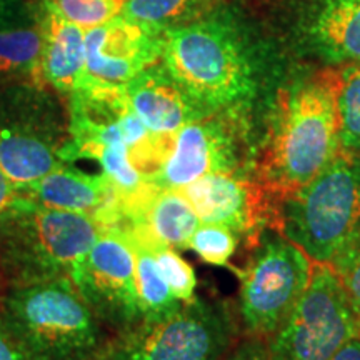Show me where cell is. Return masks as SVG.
I'll return each instance as SVG.
<instances>
[{
	"label": "cell",
	"instance_id": "cell-1",
	"mask_svg": "<svg viewBox=\"0 0 360 360\" xmlns=\"http://www.w3.org/2000/svg\"><path fill=\"white\" fill-rule=\"evenodd\" d=\"M339 72L326 70L278 92L255 180L278 200L317 177L340 152Z\"/></svg>",
	"mask_w": 360,
	"mask_h": 360
},
{
	"label": "cell",
	"instance_id": "cell-2",
	"mask_svg": "<svg viewBox=\"0 0 360 360\" xmlns=\"http://www.w3.org/2000/svg\"><path fill=\"white\" fill-rule=\"evenodd\" d=\"M0 317L30 360H101L114 339L70 278L7 287Z\"/></svg>",
	"mask_w": 360,
	"mask_h": 360
},
{
	"label": "cell",
	"instance_id": "cell-3",
	"mask_svg": "<svg viewBox=\"0 0 360 360\" xmlns=\"http://www.w3.org/2000/svg\"><path fill=\"white\" fill-rule=\"evenodd\" d=\"M160 62L205 114L244 109L257 92L249 49L236 27L220 17L167 30Z\"/></svg>",
	"mask_w": 360,
	"mask_h": 360
},
{
	"label": "cell",
	"instance_id": "cell-4",
	"mask_svg": "<svg viewBox=\"0 0 360 360\" xmlns=\"http://www.w3.org/2000/svg\"><path fill=\"white\" fill-rule=\"evenodd\" d=\"M101 232L92 215L52 209L19 193L0 212V269L7 287L70 278Z\"/></svg>",
	"mask_w": 360,
	"mask_h": 360
},
{
	"label": "cell",
	"instance_id": "cell-5",
	"mask_svg": "<svg viewBox=\"0 0 360 360\" xmlns=\"http://www.w3.org/2000/svg\"><path fill=\"white\" fill-rule=\"evenodd\" d=\"M277 231L314 262H334L360 237V155L340 148L317 177L282 199Z\"/></svg>",
	"mask_w": 360,
	"mask_h": 360
},
{
	"label": "cell",
	"instance_id": "cell-6",
	"mask_svg": "<svg viewBox=\"0 0 360 360\" xmlns=\"http://www.w3.org/2000/svg\"><path fill=\"white\" fill-rule=\"evenodd\" d=\"M237 335L227 304L195 297L162 321L114 335L101 360H220Z\"/></svg>",
	"mask_w": 360,
	"mask_h": 360
},
{
	"label": "cell",
	"instance_id": "cell-7",
	"mask_svg": "<svg viewBox=\"0 0 360 360\" xmlns=\"http://www.w3.org/2000/svg\"><path fill=\"white\" fill-rule=\"evenodd\" d=\"M69 119L44 87L22 84L0 92V170L19 188L65 164Z\"/></svg>",
	"mask_w": 360,
	"mask_h": 360
},
{
	"label": "cell",
	"instance_id": "cell-8",
	"mask_svg": "<svg viewBox=\"0 0 360 360\" xmlns=\"http://www.w3.org/2000/svg\"><path fill=\"white\" fill-rule=\"evenodd\" d=\"M314 260L282 232L267 229L240 270V317L247 334L269 340L307 289Z\"/></svg>",
	"mask_w": 360,
	"mask_h": 360
},
{
	"label": "cell",
	"instance_id": "cell-9",
	"mask_svg": "<svg viewBox=\"0 0 360 360\" xmlns=\"http://www.w3.org/2000/svg\"><path fill=\"white\" fill-rule=\"evenodd\" d=\"M360 332V319L332 264L314 262L307 289L269 337L270 360H330Z\"/></svg>",
	"mask_w": 360,
	"mask_h": 360
},
{
	"label": "cell",
	"instance_id": "cell-10",
	"mask_svg": "<svg viewBox=\"0 0 360 360\" xmlns=\"http://www.w3.org/2000/svg\"><path fill=\"white\" fill-rule=\"evenodd\" d=\"M70 281L114 335L142 322L135 250L127 233L120 229L102 227L96 244L75 267Z\"/></svg>",
	"mask_w": 360,
	"mask_h": 360
},
{
	"label": "cell",
	"instance_id": "cell-11",
	"mask_svg": "<svg viewBox=\"0 0 360 360\" xmlns=\"http://www.w3.org/2000/svg\"><path fill=\"white\" fill-rule=\"evenodd\" d=\"M240 110L214 112L184 125L174 134L167 159L148 186L179 191L209 174H240L245 154Z\"/></svg>",
	"mask_w": 360,
	"mask_h": 360
},
{
	"label": "cell",
	"instance_id": "cell-12",
	"mask_svg": "<svg viewBox=\"0 0 360 360\" xmlns=\"http://www.w3.org/2000/svg\"><path fill=\"white\" fill-rule=\"evenodd\" d=\"M202 224H217L244 233L254 245L264 231H277L281 200L254 179L209 174L179 188Z\"/></svg>",
	"mask_w": 360,
	"mask_h": 360
},
{
	"label": "cell",
	"instance_id": "cell-13",
	"mask_svg": "<svg viewBox=\"0 0 360 360\" xmlns=\"http://www.w3.org/2000/svg\"><path fill=\"white\" fill-rule=\"evenodd\" d=\"M162 42L164 34L124 15L87 30L85 69L80 84L125 87L142 70L159 64Z\"/></svg>",
	"mask_w": 360,
	"mask_h": 360
},
{
	"label": "cell",
	"instance_id": "cell-14",
	"mask_svg": "<svg viewBox=\"0 0 360 360\" xmlns=\"http://www.w3.org/2000/svg\"><path fill=\"white\" fill-rule=\"evenodd\" d=\"M39 204L89 214L101 227H117L124 219V199L105 174H87L62 164L42 179L17 188Z\"/></svg>",
	"mask_w": 360,
	"mask_h": 360
},
{
	"label": "cell",
	"instance_id": "cell-15",
	"mask_svg": "<svg viewBox=\"0 0 360 360\" xmlns=\"http://www.w3.org/2000/svg\"><path fill=\"white\" fill-rule=\"evenodd\" d=\"M124 90L130 110L157 135H174L192 120L209 115L184 92L162 62L135 75Z\"/></svg>",
	"mask_w": 360,
	"mask_h": 360
},
{
	"label": "cell",
	"instance_id": "cell-16",
	"mask_svg": "<svg viewBox=\"0 0 360 360\" xmlns=\"http://www.w3.org/2000/svg\"><path fill=\"white\" fill-rule=\"evenodd\" d=\"M37 22L42 32V84L70 96L84 77L87 30L64 19L49 0L40 2Z\"/></svg>",
	"mask_w": 360,
	"mask_h": 360
},
{
	"label": "cell",
	"instance_id": "cell-17",
	"mask_svg": "<svg viewBox=\"0 0 360 360\" xmlns=\"http://www.w3.org/2000/svg\"><path fill=\"white\" fill-rule=\"evenodd\" d=\"M307 35L314 51L330 64H360V0H323Z\"/></svg>",
	"mask_w": 360,
	"mask_h": 360
},
{
	"label": "cell",
	"instance_id": "cell-18",
	"mask_svg": "<svg viewBox=\"0 0 360 360\" xmlns=\"http://www.w3.org/2000/svg\"><path fill=\"white\" fill-rule=\"evenodd\" d=\"M42 32L39 22L0 29V80H24L44 87L40 77Z\"/></svg>",
	"mask_w": 360,
	"mask_h": 360
},
{
	"label": "cell",
	"instance_id": "cell-19",
	"mask_svg": "<svg viewBox=\"0 0 360 360\" xmlns=\"http://www.w3.org/2000/svg\"><path fill=\"white\" fill-rule=\"evenodd\" d=\"M130 242L135 250V276H137L142 322L162 321V319L177 312L184 302H180L172 294L167 282L162 277L154 254L155 247L135 240V238H130Z\"/></svg>",
	"mask_w": 360,
	"mask_h": 360
},
{
	"label": "cell",
	"instance_id": "cell-20",
	"mask_svg": "<svg viewBox=\"0 0 360 360\" xmlns=\"http://www.w3.org/2000/svg\"><path fill=\"white\" fill-rule=\"evenodd\" d=\"M209 0H125L120 15L137 22L154 32L165 34L187 24Z\"/></svg>",
	"mask_w": 360,
	"mask_h": 360
},
{
	"label": "cell",
	"instance_id": "cell-21",
	"mask_svg": "<svg viewBox=\"0 0 360 360\" xmlns=\"http://www.w3.org/2000/svg\"><path fill=\"white\" fill-rule=\"evenodd\" d=\"M337 107L342 150L360 155V64L339 70Z\"/></svg>",
	"mask_w": 360,
	"mask_h": 360
},
{
	"label": "cell",
	"instance_id": "cell-22",
	"mask_svg": "<svg viewBox=\"0 0 360 360\" xmlns=\"http://www.w3.org/2000/svg\"><path fill=\"white\" fill-rule=\"evenodd\" d=\"M49 4L64 19L90 30L119 17L125 0H49Z\"/></svg>",
	"mask_w": 360,
	"mask_h": 360
},
{
	"label": "cell",
	"instance_id": "cell-23",
	"mask_svg": "<svg viewBox=\"0 0 360 360\" xmlns=\"http://www.w3.org/2000/svg\"><path fill=\"white\" fill-rule=\"evenodd\" d=\"M238 238L232 229L217 224H200L188 240V249L207 264L227 265L237 250Z\"/></svg>",
	"mask_w": 360,
	"mask_h": 360
},
{
	"label": "cell",
	"instance_id": "cell-24",
	"mask_svg": "<svg viewBox=\"0 0 360 360\" xmlns=\"http://www.w3.org/2000/svg\"><path fill=\"white\" fill-rule=\"evenodd\" d=\"M154 254L162 277L180 302L187 304L195 299L197 277L192 265L170 247H155Z\"/></svg>",
	"mask_w": 360,
	"mask_h": 360
},
{
	"label": "cell",
	"instance_id": "cell-25",
	"mask_svg": "<svg viewBox=\"0 0 360 360\" xmlns=\"http://www.w3.org/2000/svg\"><path fill=\"white\" fill-rule=\"evenodd\" d=\"M360 319V237L332 262Z\"/></svg>",
	"mask_w": 360,
	"mask_h": 360
},
{
	"label": "cell",
	"instance_id": "cell-26",
	"mask_svg": "<svg viewBox=\"0 0 360 360\" xmlns=\"http://www.w3.org/2000/svg\"><path fill=\"white\" fill-rule=\"evenodd\" d=\"M220 360H270L269 344L260 337H250L236 344Z\"/></svg>",
	"mask_w": 360,
	"mask_h": 360
},
{
	"label": "cell",
	"instance_id": "cell-27",
	"mask_svg": "<svg viewBox=\"0 0 360 360\" xmlns=\"http://www.w3.org/2000/svg\"><path fill=\"white\" fill-rule=\"evenodd\" d=\"M0 360H30L19 347L0 317Z\"/></svg>",
	"mask_w": 360,
	"mask_h": 360
},
{
	"label": "cell",
	"instance_id": "cell-28",
	"mask_svg": "<svg viewBox=\"0 0 360 360\" xmlns=\"http://www.w3.org/2000/svg\"><path fill=\"white\" fill-rule=\"evenodd\" d=\"M17 195H19V192H17L15 186L0 170V212L6 210Z\"/></svg>",
	"mask_w": 360,
	"mask_h": 360
},
{
	"label": "cell",
	"instance_id": "cell-29",
	"mask_svg": "<svg viewBox=\"0 0 360 360\" xmlns=\"http://www.w3.org/2000/svg\"><path fill=\"white\" fill-rule=\"evenodd\" d=\"M330 360H360V332L354 335L347 344H344V347Z\"/></svg>",
	"mask_w": 360,
	"mask_h": 360
},
{
	"label": "cell",
	"instance_id": "cell-30",
	"mask_svg": "<svg viewBox=\"0 0 360 360\" xmlns=\"http://www.w3.org/2000/svg\"><path fill=\"white\" fill-rule=\"evenodd\" d=\"M6 290H7V282H6V277H4V274H2V269H0V297H2V294Z\"/></svg>",
	"mask_w": 360,
	"mask_h": 360
},
{
	"label": "cell",
	"instance_id": "cell-31",
	"mask_svg": "<svg viewBox=\"0 0 360 360\" xmlns=\"http://www.w3.org/2000/svg\"><path fill=\"white\" fill-rule=\"evenodd\" d=\"M4 12V0H0V15H2Z\"/></svg>",
	"mask_w": 360,
	"mask_h": 360
}]
</instances>
